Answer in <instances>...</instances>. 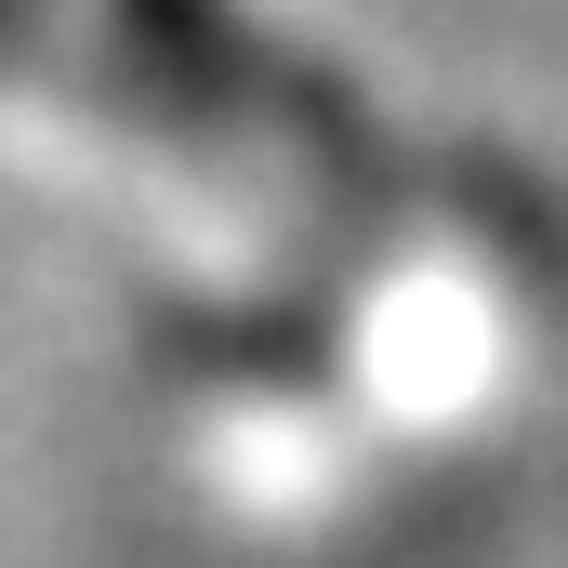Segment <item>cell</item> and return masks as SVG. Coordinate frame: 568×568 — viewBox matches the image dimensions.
I'll use <instances>...</instances> for the list:
<instances>
[{"instance_id": "obj_1", "label": "cell", "mask_w": 568, "mask_h": 568, "mask_svg": "<svg viewBox=\"0 0 568 568\" xmlns=\"http://www.w3.org/2000/svg\"><path fill=\"white\" fill-rule=\"evenodd\" d=\"M93 67L159 133H291V120H317L304 67L239 0H106L93 13Z\"/></svg>"}, {"instance_id": "obj_2", "label": "cell", "mask_w": 568, "mask_h": 568, "mask_svg": "<svg viewBox=\"0 0 568 568\" xmlns=\"http://www.w3.org/2000/svg\"><path fill=\"white\" fill-rule=\"evenodd\" d=\"M27 27H40V0H0V53H13V40H27Z\"/></svg>"}]
</instances>
